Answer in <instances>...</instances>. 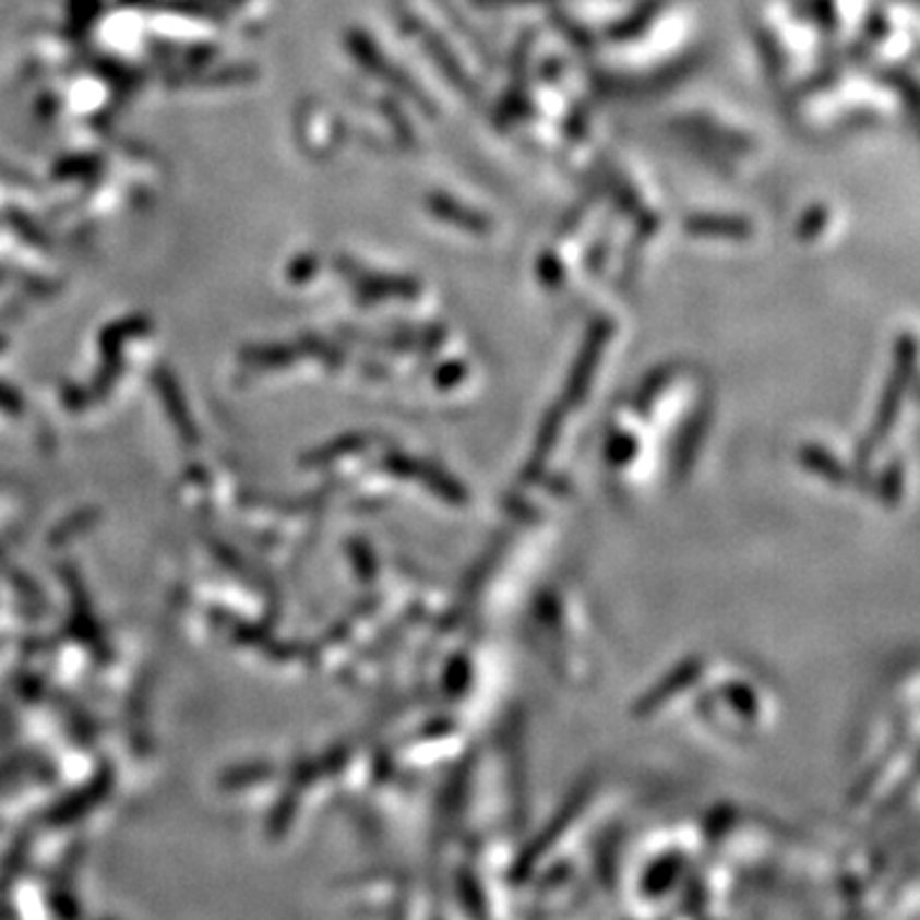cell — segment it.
Returning a JSON list of instances; mask_svg holds the SVG:
<instances>
[{"label": "cell", "instance_id": "4", "mask_svg": "<svg viewBox=\"0 0 920 920\" xmlns=\"http://www.w3.org/2000/svg\"><path fill=\"white\" fill-rule=\"evenodd\" d=\"M844 220L841 213L836 211L834 202L815 200L808 202L792 220V234H796V241L800 246H824L826 241H834L836 236L841 234Z\"/></svg>", "mask_w": 920, "mask_h": 920}, {"label": "cell", "instance_id": "1", "mask_svg": "<svg viewBox=\"0 0 920 920\" xmlns=\"http://www.w3.org/2000/svg\"><path fill=\"white\" fill-rule=\"evenodd\" d=\"M785 106L805 133L836 136L889 121L903 108V97L893 82L851 59L821 67Z\"/></svg>", "mask_w": 920, "mask_h": 920}, {"label": "cell", "instance_id": "2", "mask_svg": "<svg viewBox=\"0 0 920 920\" xmlns=\"http://www.w3.org/2000/svg\"><path fill=\"white\" fill-rule=\"evenodd\" d=\"M750 26L762 70L782 100L832 62L836 47L792 0H757Z\"/></svg>", "mask_w": 920, "mask_h": 920}, {"label": "cell", "instance_id": "3", "mask_svg": "<svg viewBox=\"0 0 920 920\" xmlns=\"http://www.w3.org/2000/svg\"><path fill=\"white\" fill-rule=\"evenodd\" d=\"M834 47H849L874 0H792Z\"/></svg>", "mask_w": 920, "mask_h": 920}]
</instances>
